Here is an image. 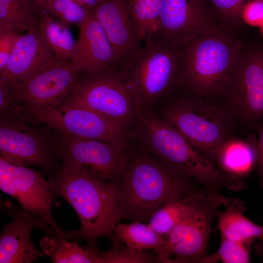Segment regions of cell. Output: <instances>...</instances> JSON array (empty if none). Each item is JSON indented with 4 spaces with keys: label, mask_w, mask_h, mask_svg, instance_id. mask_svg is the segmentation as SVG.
Returning <instances> with one entry per match:
<instances>
[{
    "label": "cell",
    "mask_w": 263,
    "mask_h": 263,
    "mask_svg": "<svg viewBox=\"0 0 263 263\" xmlns=\"http://www.w3.org/2000/svg\"><path fill=\"white\" fill-rule=\"evenodd\" d=\"M134 23L142 42L153 41L157 32L162 0H128Z\"/></svg>",
    "instance_id": "26"
},
{
    "label": "cell",
    "mask_w": 263,
    "mask_h": 263,
    "mask_svg": "<svg viewBox=\"0 0 263 263\" xmlns=\"http://www.w3.org/2000/svg\"><path fill=\"white\" fill-rule=\"evenodd\" d=\"M40 246L54 263H103L95 244L83 247L64 237L46 235L40 240Z\"/></svg>",
    "instance_id": "22"
},
{
    "label": "cell",
    "mask_w": 263,
    "mask_h": 263,
    "mask_svg": "<svg viewBox=\"0 0 263 263\" xmlns=\"http://www.w3.org/2000/svg\"><path fill=\"white\" fill-rule=\"evenodd\" d=\"M123 242L126 246L141 250L153 249L156 254L162 247L165 238L150 225L142 222L118 223L114 230V238Z\"/></svg>",
    "instance_id": "25"
},
{
    "label": "cell",
    "mask_w": 263,
    "mask_h": 263,
    "mask_svg": "<svg viewBox=\"0 0 263 263\" xmlns=\"http://www.w3.org/2000/svg\"><path fill=\"white\" fill-rule=\"evenodd\" d=\"M21 36L10 25L0 22V71L5 66Z\"/></svg>",
    "instance_id": "33"
},
{
    "label": "cell",
    "mask_w": 263,
    "mask_h": 263,
    "mask_svg": "<svg viewBox=\"0 0 263 263\" xmlns=\"http://www.w3.org/2000/svg\"><path fill=\"white\" fill-rule=\"evenodd\" d=\"M262 32H263V25L262 26Z\"/></svg>",
    "instance_id": "39"
},
{
    "label": "cell",
    "mask_w": 263,
    "mask_h": 263,
    "mask_svg": "<svg viewBox=\"0 0 263 263\" xmlns=\"http://www.w3.org/2000/svg\"><path fill=\"white\" fill-rule=\"evenodd\" d=\"M49 181L56 196L71 205L80 221L79 229L64 230L66 240L84 239L94 244L100 237L114 238V229L122 219L116 184L62 165Z\"/></svg>",
    "instance_id": "2"
},
{
    "label": "cell",
    "mask_w": 263,
    "mask_h": 263,
    "mask_svg": "<svg viewBox=\"0 0 263 263\" xmlns=\"http://www.w3.org/2000/svg\"><path fill=\"white\" fill-rule=\"evenodd\" d=\"M260 243L259 244V245L257 246V250L258 252L262 257H263V238L262 239L259 240Z\"/></svg>",
    "instance_id": "38"
},
{
    "label": "cell",
    "mask_w": 263,
    "mask_h": 263,
    "mask_svg": "<svg viewBox=\"0 0 263 263\" xmlns=\"http://www.w3.org/2000/svg\"><path fill=\"white\" fill-rule=\"evenodd\" d=\"M77 74L69 61L55 60L28 80L11 86L29 116L62 105L73 91Z\"/></svg>",
    "instance_id": "14"
},
{
    "label": "cell",
    "mask_w": 263,
    "mask_h": 263,
    "mask_svg": "<svg viewBox=\"0 0 263 263\" xmlns=\"http://www.w3.org/2000/svg\"><path fill=\"white\" fill-rule=\"evenodd\" d=\"M64 103L88 107L127 129L137 119L139 107L128 84L114 69L78 75Z\"/></svg>",
    "instance_id": "8"
},
{
    "label": "cell",
    "mask_w": 263,
    "mask_h": 263,
    "mask_svg": "<svg viewBox=\"0 0 263 263\" xmlns=\"http://www.w3.org/2000/svg\"><path fill=\"white\" fill-rule=\"evenodd\" d=\"M122 219L145 222L167 202L209 189L149 153L130 156L116 184Z\"/></svg>",
    "instance_id": "1"
},
{
    "label": "cell",
    "mask_w": 263,
    "mask_h": 263,
    "mask_svg": "<svg viewBox=\"0 0 263 263\" xmlns=\"http://www.w3.org/2000/svg\"></svg>",
    "instance_id": "40"
},
{
    "label": "cell",
    "mask_w": 263,
    "mask_h": 263,
    "mask_svg": "<svg viewBox=\"0 0 263 263\" xmlns=\"http://www.w3.org/2000/svg\"><path fill=\"white\" fill-rule=\"evenodd\" d=\"M248 0H208L222 25L234 31L242 21V9Z\"/></svg>",
    "instance_id": "30"
},
{
    "label": "cell",
    "mask_w": 263,
    "mask_h": 263,
    "mask_svg": "<svg viewBox=\"0 0 263 263\" xmlns=\"http://www.w3.org/2000/svg\"><path fill=\"white\" fill-rule=\"evenodd\" d=\"M228 203L224 211H218L217 228L221 238L248 244L263 238V226L259 225L246 218L244 202L241 199L227 198Z\"/></svg>",
    "instance_id": "21"
},
{
    "label": "cell",
    "mask_w": 263,
    "mask_h": 263,
    "mask_svg": "<svg viewBox=\"0 0 263 263\" xmlns=\"http://www.w3.org/2000/svg\"><path fill=\"white\" fill-rule=\"evenodd\" d=\"M234 31L221 25L184 45L181 88L216 98L243 49Z\"/></svg>",
    "instance_id": "4"
},
{
    "label": "cell",
    "mask_w": 263,
    "mask_h": 263,
    "mask_svg": "<svg viewBox=\"0 0 263 263\" xmlns=\"http://www.w3.org/2000/svg\"><path fill=\"white\" fill-rule=\"evenodd\" d=\"M31 121L62 133L106 141H123L127 129L84 106L63 103L32 114Z\"/></svg>",
    "instance_id": "15"
},
{
    "label": "cell",
    "mask_w": 263,
    "mask_h": 263,
    "mask_svg": "<svg viewBox=\"0 0 263 263\" xmlns=\"http://www.w3.org/2000/svg\"><path fill=\"white\" fill-rule=\"evenodd\" d=\"M113 49L117 71H121L141 49L128 0H101L92 11Z\"/></svg>",
    "instance_id": "17"
},
{
    "label": "cell",
    "mask_w": 263,
    "mask_h": 263,
    "mask_svg": "<svg viewBox=\"0 0 263 263\" xmlns=\"http://www.w3.org/2000/svg\"><path fill=\"white\" fill-rule=\"evenodd\" d=\"M26 119L0 118V156L19 166L37 167L52 177L59 168L52 129Z\"/></svg>",
    "instance_id": "11"
},
{
    "label": "cell",
    "mask_w": 263,
    "mask_h": 263,
    "mask_svg": "<svg viewBox=\"0 0 263 263\" xmlns=\"http://www.w3.org/2000/svg\"><path fill=\"white\" fill-rule=\"evenodd\" d=\"M56 59L38 25L19 39L5 66L0 71V81L10 86L22 83Z\"/></svg>",
    "instance_id": "19"
},
{
    "label": "cell",
    "mask_w": 263,
    "mask_h": 263,
    "mask_svg": "<svg viewBox=\"0 0 263 263\" xmlns=\"http://www.w3.org/2000/svg\"><path fill=\"white\" fill-rule=\"evenodd\" d=\"M52 131L61 165L84 171L102 181L118 182L130 156L125 141H106Z\"/></svg>",
    "instance_id": "9"
},
{
    "label": "cell",
    "mask_w": 263,
    "mask_h": 263,
    "mask_svg": "<svg viewBox=\"0 0 263 263\" xmlns=\"http://www.w3.org/2000/svg\"><path fill=\"white\" fill-rule=\"evenodd\" d=\"M0 118L29 121L24 106L13 95L11 86L3 81H0Z\"/></svg>",
    "instance_id": "32"
},
{
    "label": "cell",
    "mask_w": 263,
    "mask_h": 263,
    "mask_svg": "<svg viewBox=\"0 0 263 263\" xmlns=\"http://www.w3.org/2000/svg\"><path fill=\"white\" fill-rule=\"evenodd\" d=\"M251 128L255 129L258 133L257 142L259 151L258 174L259 186L263 189V119L255 124Z\"/></svg>",
    "instance_id": "35"
},
{
    "label": "cell",
    "mask_w": 263,
    "mask_h": 263,
    "mask_svg": "<svg viewBox=\"0 0 263 263\" xmlns=\"http://www.w3.org/2000/svg\"><path fill=\"white\" fill-rule=\"evenodd\" d=\"M221 25L208 0H162L153 41L185 44Z\"/></svg>",
    "instance_id": "12"
},
{
    "label": "cell",
    "mask_w": 263,
    "mask_h": 263,
    "mask_svg": "<svg viewBox=\"0 0 263 263\" xmlns=\"http://www.w3.org/2000/svg\"><path fill=\"white\" fill-rule=\"evenodd\" d=\"M45 11L68 25L77 26L86 21L91 13L75 0H51Z\"/></svg>",
    "instance_id": "29"
},
{
    "label": "cell",
    "mask_w": 263,
    "mask_h": 263,
    "mask_svg": "<svg viewBox=\"0 0 263 263\" xmlns=\"http://www.w3.org/2000/svg\"><path fill=\"white\" fill-rule=\"evenodd\" d=\"M87 10L92 11L98 5L101 0H75Z\"/></svg>",
    "instance_id": "37"
},
{
    "label": "cell",
    "mask_w": 263,
    "mask_h": 263,
    "mask_svg": "<svg viewBox=\"0 0 263 263\" xmlns=\"http://www.w3.org/2000/svg\"><path fill=\"white\" fill-rule=\"evenodd\" d=\"M0 22L19 32L38 25V17L30 10L27 0H0Z\"/></svg>",
    "instance_id": "27"
},
{
    "label": "cell",
    "mask_w": 263,
    "mask_h": 263,
    "mask_svg": "<svg viewBox=\"0 0 263 263\" xmlns=\"http://www.w3.org/2000/svg\"><path fill=\"white\" fill-rule=\"evenodd\" d=\"M219 192L207 190L170 201L152 215L148 224L156 232L166 239L174 227L203 199Z\"/></svg>",
    "instance_id": "23"
},
{
    "label": "cell",
    "mask_w": 263,
    "mask_h": 263,
    "mask_svg": "<svg viewBox=\"0 0 263 263\" xmlns=\"http://www.w3.org/2000/svg\"><path fill=\"white\" fill-rule=\"evenodd\" d=\"M184 45L146 42L120 73L140 107L153 103L181 87Z\"/></svg>",
    "instance_id": "5"
},
{
    "label": "cell",
    "mask_w": 263,
    "mask_h": 263,
    "mask_svg": "<svg viewBox=\"0 0 263 263\" xmlns=\"http://www.w3.org/2000/svg\"><path fill=\"white\" fill-rule=\"evenodd\" d=\"M5 210L12 217L3 228L0 235V263H30L47 257L37 249L31 240L32 231L38 228L47 235L60 237L47 222L22 207L4 204Z\"/></svg>",
    "instance_id": "16"
},
{
    "label": "cell",
    "mask_w": 263,
    "mask_h": 263,
    "mask_svg": "<svg viewBox=\"0 0 263 263\" xmlns=\"http://www.w3.org/2000/svg\"><path fill=\"white\" fill-rule=\"evenodd\" d=\"M51 0H27L31 11L38 17L45 11L47 5Z\"/></svg>",
    "instance_id": "36"
},
{
    "label": "cell",
    "mask_w": 263,
    "mask_h": 263,
    "mask_svg": "<svg viewBox=\"0 0 263 263\" xmlns=\"http://www.w3.org/2000/svg\"><path fill=\"white\" fill-rule=\"evenodd\" d=\"M227 198L220 193L203 199L171 230L157 252L159 263H203L213 218L218 208L226 206Z\"/></svg>",
    "instance_id": "10"
},
{
    "label": "cell",
    "mask_w": 263,
    "mask_h": 263,
    "mask_svg": "<svg viewBox=\"0 0 263 263\" xmlns=\"http://www.w3.org/2000/svg\"><path fill=\"white\" fill-rule=\"evenodd\" d=\"M140 139L148 153L210 190H245L241 178L218 168L202 151L191 145L173 125L139 107L137 113Z\"/></svg>",
    "instance_id": "3"
},
{
    "label": "cell",
    "mask_w": 263,
    "mask_h": 263,
    "mask_svg": "<svg viewBox=\"0 0 263 263\" xmlns=\"http://www.w3.org/2000/svg\"><path fill=\"white\" fill-rule=\"evenodd\" d=\"M258 159L257 137L254 133L246 138L231 135L219 147L214 164L225 173L242 179L258 166Z\"/></svg>",
    "instance_id": "20"
},
{
    "label": "cell",
    "mask_w": 263,
    "mask_h": 263,
    "mask_svg": "<svg viewBox=\"0 0 263 263\" xmlns=\"http://www.w3.org/2000/svg\"><path fill=\"white\" fill-rule=\"evenodd\" d=\"M242 20L253 26L263 25V1L249 0L242 11Z\"/></svg>",
    "instance_id": "34"
},
{
    "label": "cell",
    "mask_w": 263,
    "mask_h": 263,
    "mask_svg": "<svg viewBox=\"0 0 263 263\" xmlns=\"http://www.w3.org/2000/svg\"><path fill=\"white\" fill-rule=\"evenodd\" d=\"M251 244L221 238L219 249L215 253L207 255L203 263H247L250 262Z\"/></svg>",
    "instance_id": "28"
},
{
    "label": "cell",
    "mask_w": 263,
    "mask_h": 263,
    "mask_svg": "<svg viewBox=\"0 0 263 263\" xmlns=\"http://www.w3.org/2000/svg\"><path fill=\"white\" fill-rule=\"evenodd\" d=\"M79 37L72 60V68L77 75L93 74L116 68L112 46L103 28L92 13L78 26Z\"/></svg>",
    "instance_id": "18"
},
{
    "label": "cell",
    "mask_w": 263,
    "mask_h": 263,
    "mask_svg": "<svg viewBox=\"0 0 263 263\" xmlns=\"http://www.w3.org/2000/svg\"><path fill=\"white\" fill-rule=\"evenodd\" d=\"M103 263H148L159 262L157 254L153 255L128 246L108 252L100 250Z\"/></svg>",
    "instance_id": "31"
},
{
    "label": "cell",
    "mask_w": 263,
    "mask_h": 263,
    "mask_svg": "<svg viewBox=\"0 0 263 263\" xmlns=\"http://www.w3.org/2000/svg\"><path fill=\"white\" fill-rule=\"evenodd\" d=\"M38 27L56 59L70 62L73 57L76 40L69 25L44 11L38 17Z\"/></svg>",
    "instance_id": "24"
},
{
    "label": "cell",
    "mask_w": 263,
    "mask_h": 263,
    "mask_svg": "<svg viewBox=\"0 0 263 263\" xmlns=\"http://www.w3.org/2000/svg\"><path fill=\"white\" fill-rule=\"evenodd\" d=\"M188 93L166 110L164 118L214 163L217 150L231 135L235 122L216 103Z\"/></svg>",
    "instance_id": "6"
},
{
    "label": "cell",
    "mask_w": 263,
    "mask_h": 263,
    "mask_svg": "<svg viewBox=\"0 0 263 263\" xmlns=\"http://www.w3.org/2000/svg\"><path fill=\"white\" fill-rule=\"evenodd\" d=\"M0 188L16 199L23 209L45 220L60 237H64L65 231L52 213L57 197L49 180L33 169L11 164L0 156Z\"/></svg>",
    "instance_id": "13"
},
{
    "label": "cell",
    "mask_w": 263,
    "mask_h": 263,
    "mask_svg": "<svg viewBox=\"0 0 263 263\" xmlns=\"http://www.w3.org/2000/svg\"><path fill=\"white\" fill-rule=\"evenodd\" d=\"M216 100L235 123L263 119V50L243 49Z\"/></svg>",
    "instance_id": "7"
}]
</instances>
